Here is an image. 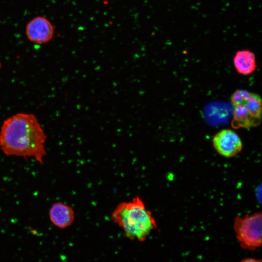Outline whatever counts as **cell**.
<instances>
[{"mask_svg": "<svg viewBox=\"0 0 262 262\" xmlns=\"http://www.w3.org/2000/svg\"><path fill=\"white\" fill-rule=\"evenodd\" d=\"M25 33L31 42L42 44L49 42L53 38L54 27L50 21L45 17L37 16L27 24Z\"/></svg>", "mask_w": 262, "mask_h": 262, "instance_id": "6", "label": "cell"}, {"mask_svg": "<svg viewBox=\"0 0 262 262\" xmlns=\"http://www.w3.org/2000/svg\"><path fill=\"white\" fill-rule=\"evenodd\" d=\"M262 225L261 212L235 217L233 227L236 238L243 248L251 251L261 246Z\"/></svg>", "mask_w": 262, "mask_h": 262, "instance_id": "4", "label": "cell"}, {"mask_svg": "<svg viewBox=\"0 0 262 262\" xmlns=\"http://www.w3.org/2000/svg\"><path fill=\"white\" fill-rule=\"evenodd\" d=\"M46 135L34 115L20 113L7 118L0 131V148L7 156L33 157L43 164Z\"/></svg>", "mask_w": 262, "mask_h": 262, "instance_id": "1", "label": "cell"}, {"mask_svg": "<svg viewBox=\"0 0 262 262\" xmlns=\"http://www.w3.org/2000/svg\"><path fill=\"white\" fill-rule=\"evenodd\" d=\"M233 64L238 73L247 76L252 74L257 68L255 54L249 49H242L236 51Z\"/></svg>", "mask_w": 262, "mask_h": 262, "instance_id": "8", "label": "cell"}, {"mask_svg": "<svg viewBox=\"0 0 262 262\" xmlns=\"http://www.w3.org/2000/svg\"><path fill=\"white\" fill-rule=\"evenodd\" d=\"M242 261L243 262H259V260H257V259L251 258L245 259L244 260H243Z\"/></svg>", "mask_w": 262, "mask_h": 262, "instance_id": "9", "label": "cell"}, {"mask_svg": "<svg viewBox=\"0 0 262 262\" xmlns=\"http://www.w3.org/2000/svg\"><path fill=\"white\" fill-rule=\"evenodd\" d=\"M111 217L131 240L144 242L157 228L151 213L138 196L119 203L113 211Z\"/></svg>", "mask_w": 262, "mask_h": 262, "instance_id": "2", "label": "cell"}, {"mask_svg": "<svg viewBox=\"0 0 262 262\" xmlns=\"http://www.w3.org/2000/svg\"><path fill=\"white\" fill-rule=\"evenodd\" d=\"M49 214L51 223L60 229L69 227L75 220V213L73 208L60 202L51 205Z\"/></svg>", "mask_w": 262, "mask_h": 262, "instance_id": "7", "label": "cell"}, {"mask_svg": "<svg viewBox=\"0 0 262 262\" xmlns=\"http://www.w3.org/2000/svg\"><path fill=\"white\" fill-rule=\"evenodd\" d=\"M233 107L231 126L234 129L258 126L262 118V98L258 94L239 89L231 96Z\"/></svg>", "mask_w": 262, "mask_h": 262, "instance_id": "3", "label": "cell"}, {"mask_svg": "<svg viewBox=\"0 0 262 262\" xmlns=\"http://www.w3.org/2000/svg\"><path fill=\"white\" fill-rule=\"evenodd\" d=\"M213 144L220 155L227 158L235 156L243 147L240 137L230 129L222 130L216 133L213 139Z\"/></svg>", "mask_w": 262, "mask_h": 262, "instance_id": "5", "label": "cell"}]
</instances>
